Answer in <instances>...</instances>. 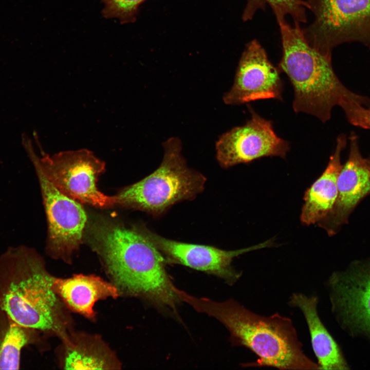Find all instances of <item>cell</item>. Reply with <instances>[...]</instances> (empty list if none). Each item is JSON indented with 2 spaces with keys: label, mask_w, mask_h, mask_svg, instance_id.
<instances>
[{
  "label": "cell",
  "mask_w": 370,
  "mask_h": 370,
  "mask_svg": "<svg viewBox=\"0 0 370 370\" xmlns=\"http://www.w3.org/2000/svg\"><path fill=\"white\" fill-rule=\"evenodd\" d=\"M87 239L116 286L180 320L181 301L166 270L165 259L138 226L98 218L88 226Z\"/></svg>",
  "instance_id": "cell-1"
},
{
  "label": "cell",
  "mask_w": 370,
  "mask_h": 370,
  "mask_svg": "<svg viewBox=\"0 0 370 370\" xmlns=\"http://www.w3.org/2000/svg\"><path fill=\"white\" fill-rule=\"evenodd\" d=\"M182 302L198 312L221 322L230 334L234 346H243L254 354L255 362L245 366L270 367L284 370L319 369L318 364L303 349L293 322L279 313L258 314L230 299L217 302L198 298L179 290Z\"/></svg>",
  "instance_id": "cell-2"
},
{
  "label": "cell",
  "mask_w": 370,
  "mask_h": 370,
  "mask_svg": "<svg viewBox=\"0 0 370 370\" xmlns=\"http://www.w3.org/2000/svg\"><path fill=\"white\" fill-rule=\"evenodd\" d=\"M283 53L278 68L288 77L294 90L292 108L296 113L315 116L323 123L332 108L344 112L353 104L370 107V100L347 89L333 69L331 56L321 53L306 39L300 23L291 26L279 22Z\"/></svg>",
  "instance_id": "cell-3"
},
{
  "label": "cell",
  "mask_w": 370,
  "mask_h": 370,
  "mask_svg": "<svg viewBox=\"0 0 370 370\" xmlns=\"http://www.w3.org/2000/svg\"><path fill=\"white\" fill-rule=\"evenodd\" d=\"M53 278L42 261L25 247L0 256V310L14 322L33 329H58Z\"/></svg>",
  "instance_id": "cell-4"
},
{
  "label": "cell",
  "mask_w": 370,
  "mask_h": 370,
  "mask_svg": "<svg viewBox=\"0 0 370 370\" xmlns=\"http://www.w3.org/2000/svg\"><path fill=\"white\" fill-rule=\"evenodd\" d=\"M162 145L163 157L159 167L115 196L116 204L158 216L175 203L193 199L202 191L206 179L188 167L180 139L171 137Z\"/></svg>",
  "instance_id": "cell-5"
},
{
  "label": "cell",
  "mask_w": 370,
  "mask_h": 370,
  "mask_svg": "<svg viewBox=\"0 0 370 370\" xmlns=\"http://www.w3.org/2000/svg\"><path fill=\"white\" fill-rule=\"evenodd\" d=\"M23 145L34 167L40 169L62 193L76 200L100 208L116 204L115 196L99 191L96 182L105 168L102 160L87 149L68 151L52 156L36 153L31 140L24 136Z\"/></svg>",
  "instance_id": "cell-6"
},
{
  "label": "cell",
  "mask_w": 370,
  "mask_h": 370,
  "mask_svg": "<svg viewBox=\"0 0 370 370\" xmlns=\"http://www.w3.org/2000/svg\"><path fill=\"white\" fill-rule=\"evenodd\" d=\"M314 16L303 29L314 48L331 56L341 44L358 42L370 49V0H306Z\"/></svg>",
  "instance_id": "cell-7"
},
{
  "label": "cell",
  "mask_w": 370,
  "mask_h": 370,
  "mask_svg": "<svg viewBox=\"0 0 370 370\" xmlns=\"http://www.w3.org/2000/svg\"><path fill=\"white\" fill-rule=\"evenodd\" d=\"M249 109L251 116L246 123L224 133L216 142V158L224 168L265 157L284 158L290 149L289 142L274 132L271 120Z\"/></svg>",
  "instance_id": "cell-8"
},
{
  "label": "cell",
  "mask_w": 370,
  "mask_h": 370,
  "mask_svg": "<svg viewBox=\"0 0 370 370\" xmlns=\"http://www.w3.org/2000/svg\"><path fill=\"white\" fill-rule=\"evenodd\" d=\"M327 286L332 311L341 325L370 337V258L333 272Z\"/></svg>",
  "instance_id": "cell-9"
},
{
  "label": "cell",
  "mask_w": 370,
  "mask_h": 370,
  "mask_svg": "<svg viewBox=\"0 0 370 370\" xmlns=\"http://www.w3.org/2000/svg\"><path fill=\"white\" fill-rule=\"evenodd\" d=\"M142 234L161 252L166 262L179 264L211 274L232 285L242 276V272L232 266L233 259L245 253L270 246L271 239L250 247L225 250L208 245L188 244L166 238L138 226Z\"/></svg>",
  "instance_id": "cell-10"
},
{
  "label": "cell",
  "mask_w": 370,
  "mask_h": 370,
  "mask_svg": "<svg viewBox=\"0 0 370 370\" xmlns=\"http://www.w3.org/2000/svg\"><path fill=\"white\" fill-rule=\"evenodd\" d=\"M34 168L48 223V249L54 256L69 258L82 242L86 213L79 202L62 193L40 169Z\"/></svg>",
  "instance_id": "cell-11"
},
{
  "label": "cell",
  "mask_w": 370,
  "mask_h": 370,
  "mask_svg": "<svg viewBox=\"0 0 370 370\" xmlns=\"http://www.w3.org/2000/svg\"><path fill=\"white\" fill-rule=\"evenodd\" d=\"M280 72L260 43L251 41L240 58L231 88L223 97L224 102L234 105L264 99L282 101Z\"/></svg>",
  "instance_id": "cell-12"
},
{
  "label": "cell",
  "mask_w": 370,
  "mask_h": 370,
  "mask_svg": "<svg viewBox=\"0 0 370 370\" xmlns=\"http://www.w3.org/2000/svg\"><path fill=\"white\" fill-rule=\"evenodd\" d=\"M349 152L342 165L337 182L335 205L323 219L318 223L329 236L337 234L348 221L350 215L358 204L370 194V172L367 159L360 151L357 135L349 138Z\"/></svg>",
  "instance_id": "cell-13"
},
{
  "label": "cell",
  "mask_w": 370,
  "mask_h": 370,
  "mask_svg": "<svg viewBox=\"0 0 370 370\" xmlns=\"http://www.w3.org/2000/svg\"><path fill=\"white\" fill-rule=\"evenodd\" d=\"M318 303L316 295H307L301 292L293 293L288 301V305L299 309L305 318L319 369H348V365L339 345L319 315Z\"/></svg>",
  "instance_id": "cell-14"
},
{
  "label": "cell",
  "mask_w": 370,
  "mask_h": 370,
  "mask_svg": "<svg viewBox=\"0 0 370 370\" xmlns=\"http://www.w3.org/2000/svg\"><path fill=\"white\" fill-rule=\"evenodd\" d=\"M346 143V136L338 137L335 150L325 170L306 191L300 217L303 224L309 225L319 223L332 209L337 195L338 176L343 165L341 155Z\"/></svg>",
  "instance_id": "cell-15"
},
{
  "label": "cell",
  "mask_w": 370,
  "mask_h": 370,
  "mask_svg": "<svg viewBox=\"0 0 370 370\" xmlns=\"http://www.w3.org/2000/svg\"><path fill=\"white\" fill-rule=\"evenodd\" d=\"M53 288L76 311L89 318L94 316V305L99 300L116 298L115 285L99 276L79 274L67 279H54Z\"/></svg>",
  "instance_id": "cell-16"
},
{
  "label": "cell",
  "mask_w": 370,
  "mask_h": 370,
  "mask_svg": "<svg viewBox=\"0 0 370 370\" xmlns=\"http://www.w3.org/2000/svg\"><path fill=\"white\" fill-rule=\"evenodd\" d=\"M6 318L0 336V369H19L22 350L32 341L34 329Z\"/></svg>",
  "instance_id": "cell-17"
},
{
  "label": "cell",
  "mask_w": 370,
  "mask_h": 370,
  "mask_svg": "<svg viewBox=\"0 0 370 370\" xmlns=\"http://www.w3.org/2000/svg\"><path fill=\"white\" fill-rule=\"evenodd\" d=\"M109 364L101 355L82 346L70 348L65 360V368L75 369H105Z\"/></svg>",
  "instance_id": "cell-18"
},
{
  "label": "cell",
  "mask_w": 370,
  "mask_h": 370,
  "mask_svg": "<svg viewBox=\"0 0 370 370\" xmlns=\"http://www.w3.org/2000/svg\"><path fill=\"white\" fill-rule=\"evenodd\" d=\"M270 6L278 22L285 21V16L290 15L294 22H306L305 1L302 0H264Z\"/></svg>",
  "instance_id": "cell-19"
},
{
  "label": "cell",
  "mask_w": 370,
  "mask_h": 370,
  "mask_svg": "<svg viewBox=\"0 0 370 370\" xmlns=\"http://www.w3.org/2000/svg\"><path fill=\"white\" fill-rule=\"evenodd\" d=\"M145 0H102L105 4L103 14L107 17L118 18L122 22L131 21L139 5Z\"/></svg>",
  "instance_id": "cell-20"
},
{
  "label": "cell",
  "mask_w": 370,
  "mask_h": 370,
  "mask_svg": "<svg viewBox=\"0 0 370 370\" xmlns=\"http://www.w3.org/2000/svg\"><path fill=\"white\" fill-rule=\"evenodd\" d=\"M352 124L365 129H370V110L368 107L358 105L355 107L346 116Z\"/></svg>",
  "instance_id": "cell-21"
},
{
  "label": "cell",
  "mask_w": 370,
  "mask_h": 370,
  "mask_svg": "<svg viewBox=\"0 0 370 370\" xmlns=\"http://www.w3.org/2000/svg\"><path fill=\"white\" fill-rule=\"evenodd\" d=\"M367 161H368V167H369V172H370V157L367 158Z\"/></svg>",
  "instance_id": "cell-22"
},
{
  "label": "cell",
  "mask_w": 370,
  "mask_h": 370,
  "mask_svg": "<svg viewBox=\"0 0 370 370\" xmlns=\"http://www.w3.org/2000/svg\"><path fill=\"white\" fill-rule=\"evenodd\" d=\"M368 108L369 110H370V107H368Z\"/></svg>",
  "instance_id": "cell-23"
}]
</instances>
